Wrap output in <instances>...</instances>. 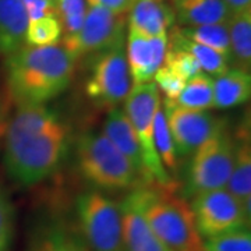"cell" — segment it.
I'll list each match as a JSON object with an SVG mask.
<instances>
[{
	"instance_id": "obj_24",
	"label": "cell",
	"mask_w": 251,
	"mask_h": 251,
	"mask_svg": "<svg viewBox=\"0 0 251 251\" xmlns=\"http://www.w3.org/2000/svg\"><path fill=\"white\" fill-rule=\"evenodd\" d=\"M180 35L193 42L208 46L224 54L230 62V38L227 23L226 24H212V25H198V27H176Z\"/></svg>"
},
{
	"instance_id": "obj_17",
	"label": "cell",
	"mask_w": 251,
	"mask_h": 251,
	"mask_svg": "<svg viewBox=\"0 0 251 251\" xmlns=\"http://www.w3.org/2000/svg\"><path fill=\"white\" fill-rule=\"evenodd\" d=\"M175 23L173 9L165 0H135L128 11V29L145 36L168 35Z\"/></svg>"
},
{
	"instance_id": "obj_15",
	"label": "cell",
	"mask_w": 251,
	"mask_h": 251,
	"mask_svg": "<svg viewBox=\"0 0 251 251\" xmlns=\"http://www.w3.org/2000/svg\"><path fill=\"white\" fill-rule=\"evenodd\" d=\"M103 134L106 135L117 150L128 159L135 172L138 173L140 179L143 180L145 184L155 183L145 168L143 151L138 143V138L126 116L125 110L119 108L109 110L108 116L103 123Z\"/></svg>"
},
{
	"instance_id": "obj_5",
	"label": "cell",
	"mask_w": 251,
	"mask_h": 251,
	"mask_svg": "<svg viewBox=\"0 0 251 251\" xmlns=\"http://www.w3.org/2000/svg\"><path fill=\"white\" fill-rule=\"evenodd\" d=\"M78 233L91 251H125L119 202L91 190L77 198Z\"/></svg>"
},
{
	"instance_id": "obj_30",
	"label": "cell",
	"mask_w": 251,
	"mask_h": 251,
	"mask_svg": "<svg viewBox=\"0 0 251 251\" xmlns=\"http://www.w3.org/2000/svg\"><path fill=\"white\" fill-rule=\"evenodd\" d=\"M14 208L7 194L0 190V251H10L14 239Z\"/></svg>"
},
{
	"instance_id": "obj_1",
	"label": "cell",
	"mask_w": 251,
	"mask_h": 251,
	"mask_svg": "<svg viewBox=\"0 0 251 251\" xmlns=\"http://www.w3.org/2000/svg\"><path fill=\"white\" fill-rule=\"evenodd\" d=\"M70 141L69 126L45 105L18 106L4 140V168L13 181L34 186L60 166Z\"/></svg>"
},
{
	"instance_id": "obj_21",
	"label": "cell",
	"mask_w": 251,
	"mask_h": 251,
	"mask_svg": "<svg viewBox=\"0 0 251 251\" xmlns=\"http://www.w3.org/2000/svg\"><path fill=\"white\" fill-rule=\"evenodd\" d=\"M230 38V63L236 69L251 70V9L234 13L227 21Z\"/></svg>"
},
{
	"instance_id": "obj_36",
	"label": "cell",
	"mask_w": 251,
	"mask_h": 251,
	"mask_svg": "<svg viewBox=\"0 0 251 251\" xmlns=\"http://www.w3.org/2000/svg\"><path fill=\"white\" fill-rule=\"evenodd\" d=\"M82 251H90V250L87 249V246H84V250H82Z\"/></svg>"
},
{
	"instance_id": "obj_20",
	"label": "cell",
	"mask_w": 251,
	"mask_h": 251,
	"mask_svg": "<svg viewBox=\"0 0 251 251\" xmlns=\"http://www.w3.org/2000/svg\"><path fill=\"white\" fill-rule=\"evenodd\" d=\"M251 97V75L242 69H229L214 78V109H229L246 103Z\"/></svg>"
},
{
	"instance_id": "obj_7",
	"label": "cell",
	"mask_w": 251,
	"mask_h": 251,
	"mask_svg": "<svg viewBox=\"0 0 251 251\" xmlns=\"http://www.w3.org/2000/svg\"><path fill=\"white\" fill-rule=\"evenodd\" d=\"M84 88L91 102L100 109L112 110L125 102L133 88L125 45L91 56Z\"/></svg>"
},
{
	"instance_id": "obj_10",
	"label": "cell",
	"mask_w": 251,
	"mask_h": 251,
	"mask_svg": "<svg viewBox=\"0 0 251 251\" xmlns=\"http://www.w3.org/2000/svg\"><path fill=\"white\" fill-rule=\"evenodd\" d=\"M126 21V16H117L99 6H87L81 29L74 35L64 36L62 45L75 62L84 56L125 45Z\"/></svg>"
},
{
	"instance_id": "obj_14",
	"label": "cell",
	"mask_w": 251,
	"mask_h": 251,
	"mask_svg": "<svg viewBox=\"0 0 251 251\" xmlns=\"http://www.w3.org/2000/svg\"><path fill=\"white\" fill-rule=\"evenodd\" d=\"M119 206L122 212L125 251H169L147 222L134 190L119 202Z\"/></svg>"
},
{
	"instance_id": "obj_27",
	"label": "cell",
	"mask_w": 251,
	"mask_h": 251,
	"mask_svg": "<svg viewBox=\"0 0 251 251\" xmlns=\"http://www.w3.org/2000/svg\"><path fill=\"white\" fill-rule=\"evenodd\" d=\"M56 16L62 24L64 36L77 34L82 27L87 3L85 0H56Z\"/></svg>"
},
{
	"instance_id": "obj_35",
	"label": "cell",
	"mask_w": 251,
	"mask_h": 251,
	"mask_svg": "<svg viewBox=\"0 0 251 251\" xmlns=\"http://www.w3.org/2000/svg\"><path fill=\"white\" fill-rule=\"evenodd\" d=\"M3 131V127H1V117H0V133Z\"/></svg>"
},
{
	"instance_id": "obj_32",
	"label": "cell",
	"mask_w": 251,
	"mask_h": 251,
	"mask_svg": "<svg viewBox=\"0 0 251 251\" xmlns=\"http://www.w3.org/2000/svg\"><path fill=\"white\" fill-rule=\"evenodd\" d=\"M25 7L29 21L48 16H56V4L52 0H20Z\"/></svg>"
},
{
	"instance_id": "obj_9",
	"label": "cell",
	"mask_w": 251,
	"mask_h": 251,
	"mask_svg": "<svg viewBox=\"0 0 251 251\" xmlns=\"http://www.w3.org/2000/svg\"><path fill=\"white\" fill-rule=\"evenodd\" d=\"M190 206L201 239L249 229L250 226V216L244 205L226 188L196 194Z\"/></svg>"
},
{
	"instance_id": "obj_13",
	"label": "cell",
	"mask_w": 251,
	"mask_h": 251,
	"mask_svg": "<svg viewBox=\"0 0 251 251\" xmlns=\"http://www.w3.org/2000/svg\"><path fill=\"white\" fill-rule=\"evenodd\" d=\"M85 243L64 218L45 216L36 222L27 251H82Z\"/></svg>"
},
{
	"instance_id": "obj_19",
	"label": "cell",
	"mask_w": 251,
	"mask_h": 251,
	"mask_svg": "<svg viewBox=\"0 0 251 251\" xmlns=\"http://www.w3.org/2000/svg\"><path fill=\"white\" fill-rule=\"evenodd\" d=\"M28 23L20 0H0V56L7 57L25 45Z\"/></svg>"
},
{
	"instance_id": "obj_33",
	"label": "cell",
	"mask_w": 251,
	"mask_h": 251,
	"mask_svg": "<svg viewBox=\"0 0 251 251\" xmlns=\"http://www.w3.org/2000/svg\"><path fill=\"white\" fill-rule=\"evenodd\" d=\"M135 0H85L87 6H99L117 16H126L131 10Z\"/></svg>"
},
{
	"instance_id": "obj_34",
	"label": "cell",
	"mask_w": 251,
	"mask_h": 251,
	"mask_svg": "<svg viewBox=\"0 0 251 251\" xmlns=\"http://www.w3.org/2000/svg\"><path fill=\"white\" fill-rule=\"evenodd\" d=\"M225 3L227 4L232 14L251 9V0H225Z\"/></svg>"
},
{
	"instance_id": "obj_22",
	"label": "cell",
	"mask_w": 251,
	"mask_h": 251,
	"mask_svg": "<svg viewBox=\"0 0 251 251\" xmlns=\"http://www.w3.org/2000/svg\"><path fill=\"white\" fill-rule=\"evenodd\" d=\"M168 45L180 48L190 54H193L196 57V60L200 63L202 72H205L209 75H221L230 69L229 67L230 62L227 57L218 53L216 50L208 48V46L193 42L183 35H180L176 27L172 29L171 35L168 36Z\"/></svg>"
},
{
	"instance_id": "obj_37",
	"label": "cell",
	"mask_w": 251,
	"mask_h": 251,
	"mask_svg": "<svg viewBox=\"0 0 251 251\" xmlns=\"http://www.w3.org/2000/svg\"><path fill=\"white\" fill-rule=\"evenodd\" d=\"M52 1H53V3H56V0H52Z\"/></svg>"
},
{
	"instance_id": "obj_8",
	"label": "cell",
	"mask_w": 251,
	"mask_h": 251,
	"mask_svg": "<svg viewBox=\"0 0 251 251\" xmlns=\"http://www.w3.org/2000/svg\"><path fill=\"white\" fill-rule=\"evenodd\" d=\"M234 138L222 127L191 155L188 166L186 194H196L225 188L232 172Z\"/></svg>"
},
{
	"instance_id": "obj_16",
	"label": "cell",
	"mask_w": 251,
	"mask_h": 251,
	"mask_svg": "<svg viewBox=\"0 0 251 251\" xmlns=\"http://www.w3.org/2000/svg\"><path fill=\"white\" fill-rule=\"evenodd\" d=\"M250 123H242L234 134V155L232 172L226 184V190L237 198L251 216V143Z\"/></svg>"
},
{
	"instance_id": "obj_6",
	"label": "cell",
	"mask_w": 251,
	"mask_h": 251,
	"mask_svg": "<svg viewBox=\"0 0 251 251\" xmlns=\"http://www.w3.org/2000/svg\"><path fill=\"white\" fill-rule=\"evenodd\" d=\"M159 106V90L151 81L133 85L125 100V113L138 138L145 168L153 181L162 186H173L176 183L163 168L153 145V117Z\"/></svg>"
},
{
	"instance_id": "obj_3",
	"label": "cell",
	"mask_w": 251,
	"mask_h": 251,
	"mask_svg": "<svg viewBox=\"0 0 251 251\" xmlns=\"http://www.w3.org/2000/svg\"><path fill=\"white\" fill-rule=\"evenodd\" d=\"M135 197L155 236L169 251H204L191 206L177 194V184L158 183L134 188Z\"/></svg>"
},
{
	"instance_id": "obj_23",
	"label": "cell",
	"mask_w": 251,
	"mask_h": 251,
	"mask_svg": "<svg viewBox=\"0 0 251 251\" xmlns=\"http://www.w3.org/2000/svg\"><path fill=\"white\" fill-rule=\"evenodd\" d=\"M183 108L193 110H208L214 108V78L201 73L186 82L184 88L175 100Z\"/></svg>"
},
{
	"instance_id": "obj_2",
	"label": "cell",
	"mask_w": 251,
	"mask_h": 251,
	"mask_svg": "<svg viewBox=\"0 0 251 251\" xmlns=\"http://www.w3.org/2000/svg\"><path fill=\"white\" fill-rule=\"evenodd\" d=\"M75 63L62 44L24 45L7 56L4 62L9 98L17 108L45 105L70 87Z\"/></svg>"
},
{
	"instance_id": "obj_4",
	"label": "cell",
	"mask_w": 251,
	"mask_h": 251,
	"mask_svg": "<svg viewBox=\"0 0 251 251\" xmlns=\"http://www.w3.org/2000/svg\"><path fill=\"white\" fill-rule=\"evenodd\" d=\"M77 163L84 179L102 190H134L147 186L103 133L88 131L81 135L77 141Z\"/></svg>"
},
{
	"instance_id": "obj_18",
	"label": "cell",
	"mask_w": 251,
	"mask_h": 251,
	"mask_svg": "<svg viewBox=\"0 0 251 251\" xmlns=\"http://www.w3.org/2000/svg\"><path fill=\"white\" fill-rule=\"evenodd\" d=\"M181 27L226 24L232 16L225 0H169Z\"/></svg>"
},
{
	"instance_id": "obj_28",
	"label": "cell",
	"mask_w": 251,
	"mask_h": 251,
	"mask_svg": "<svg viewBox=\"0 0 251 251\" xmlns=\"http://www.w3.org/2000/svg\"><path fill=\"white\" fill-rule=\"evenodd\" d=\"M162 66L168 67L169 70L177 74L186 82L197 77L198 74L204 73L200 63L196 60V57L193 54H190L180 48L169 45H168V52L165 54V60H163Z\"/></svg>"
},
{
	"instance_id": "obj_25",
	"label": "cell",
	"mask_w": 251,
	"mask_h": 251,
	"mask_svg": "<svg viewBox=\"0 0 251 251\" xmlns=\"http://www.w3.org/2000/svg\"><path fill=\"white\" fill-rule=\"evenodd\" d=\"M153 145L156 153L161 159L163 168L172 172H176L179 166V158L176 153L175 143L172 138L171 130L163 113L162 105L158 108L153 117Z\"/></svg>"
},
{
	"instance_id": "obj_11",
	"label": "cell",
	"mask_w": 251,
	"mask_h": 251,
	"mask_svg": "<svg viewBox=\"0 0 251 251\" xmlns=\"http://www.w3.org/2000/svg\"><path fill=\"white\" fill-rule=\"evenodd\" d=\"M163 113L171 130L177 158H187L226 126L222 119L208 110L183 108L175 100L163 99Z\"/></svg>"
},
{
	"instance_id": "obj_12",
	"label": "cell",
	"mask_w": 251,
	"mask_h": 251,
	"mask_svg": "<svg viewBox=\"0 0 251 251\" xmlns=\"http://www.w3.org/2000/svg\"><path fill=\"white\" fill-rule=\"evenodd\" d=\"M168 52V35L145 36L128 29L127 64L134 85L151 82Z\"/></svg>"
},
{
	"instance_id": "obj_26",
	"label": "cell",
	"mask_w": 251,
	"mask_h": 251,
	"mask_svg": "<svg viewBox=\"0 0 251 251\" xmlns=\"http://www.w3.org/2000/svg\"><path fill=\"white\" fill-rule=\"evenodd\" d=\"M63 35V28L57 16H48L29 21L25 32L27 46L57 45Z\"/></svg>"
},
{
	"instance_id": "obj_31",
	"label": "cell",
	"mask_w": 251,
	"mask_h": 251,
	"mask_svg": "<svg viewBox=\"0 0 251 251\" xmlns=\"http://www.w3.org/2000/svg\"><path fill=\"white\" fill-rule=\"evenodd\" d=\"M152 80L155 81L153 84L156 85V88L163 92L165 99H171V100H176L179 98V95L186 85V81L165 66H162L161 69L155 73Z\"/></svg>"
},
{
	"instance_id": "obj_29",
	"label": "cell",
	"mask_w": 251,
	"mask_h": 251,
	"mask_svg": "<svg viewBox=\"0 0 251 251\" xmlns=\"http://www.w3.org/2000/svg\"><path fill=\"white\" fill-rule=\"evenodd\" d=\"M204 251H251L249 229L233 230L202 240Z\"/></svg>"
}]
</instances>
